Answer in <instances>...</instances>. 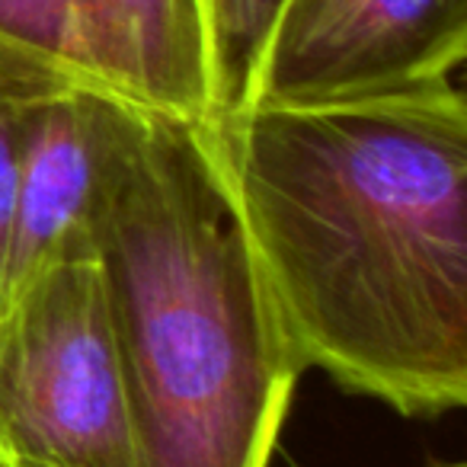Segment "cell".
<instances>
[{"label":"cell","instance_id":"6da1fadb","mask_svg":"<svg viewBox=\"0 0 467 467\" xmlns=\"http://www.w3.org/2000/svg\"><path fill=\"white\" fill-rule=\"evenodd\" d=\"M307 368L403 416L467 403V99L454 80L212 122Z\"/></svg>","mask_w":467,"mask_h":467},{"label":"cell","instance_id":"7a4b0ae2","mask_svg":"<svg viewBox=\"0 0 467 467\" xmlns=\"http://www.w3.org/2000/svg\"><path fill=\"white\" fill-rule=\"evenodd\" d=\"M93 256L138 467H269L298 378L208 122L103 93Z\"/></svg>","mask_w":467,"mask_h":467},{"label":"cell","instance_id":"3957f363","mask_svg":"<svg viewBox=\"0 0 467 467\" xmlns=\"http://www.w3.org/2000/svg\"><path fill=\"white\" fill-rule=\"evenodd\" d=\"M0 441L16 467H138L97 260L46 269L0 311Z\"/></svg>","mask_w":467,"mask_h":467},{"label":"cell","instance_id":"277c9868","mask_svg":"<svg viewBox=\"0 0 467 467\" xmlns=\"http://www.w3.org/2000/svg\"><path fill=\"white\" fill-rule=\"evenodd\" d=\"M0 58L163 116L214 122L205 0H0Z\"/></svg>","mask_w":467,"mask_h":467},{"label":"cell","instance_id":"5b68a950","mask_svg":"<svg viewBox=\"0 0 467 467\" xmlns=\"http://www.w3.org/2000/svg\"><path fill=\"white\" fill-rule=\"evenodd\" d=\"M467 0H282L254 103L307 106L454 80Z\"/></svg>","mask_w":467,"mask_h":467},{"label":"cell","instance_id":"8992f818","mask_svg":"<svg viewBox=\"0 0 467 467\" xmlns=\"http://www.w3.org/2000/svg\"><path fill=\"white\" fill-rule=\"evenodd\" d=\"M99 90L36 74L23 112L4 307L46 269L97 260L93 205L99 180Z\"/></svg>","mask_w":467,"mask_h":467},{"label":"cell","instance_id":"52a82bcc","mask_svg":"<svg viewBox=\"0 0 467 467\" xmlns=\"http://www.w3.org/2000/svg\"><path fill=\"white\" fill-rule=\"evenodd\" d=\"M282 0H205L214 67V122L254 99L263 48L273 33Z\"/></svg>","mask_w":467,"mask_h":467},{"label":"cell","instance_id":"ba28073f","mask_svg":"<svg viewBox=\"0 0 467 467\" xmlns=\"http://www.w3.org/2000/svg\"><path fill=\"white\" fill-rule=\"evenodd\" d=\"M36 71L0 58V311L7 295V256L14 234L16 182H20L23 112L33 90Z\"/></svg>","mask_w":467,"mask_h":467},{"label":"cell","instance_id":"9c48e42d","mask_svg":"<svg viewBox=\"0 0 467 467\" xmlns=\"http://www.w3.org/2000/svg\"><path fill=\"white\" fill-rule=\"evenodd\" d=\"M426 467H467L464 461H441V458H435V461H429Z\"/></svg>","mask_w":467,"mask_h":467},{"label":"cell","instance_id":"30bf717a","mask_svg":"<svg viewBox=\"0 0 467 467\" xmlns=\"http://www.w3.org/2000/svg\"><path fill=\"white\" fill-rule=\"evenodd\" d=\"M0 467H16V464H14V461H10L7 448H4V441H0Z\"/></svg>","mask_w":467,"mask_h":467}]
</instances>
